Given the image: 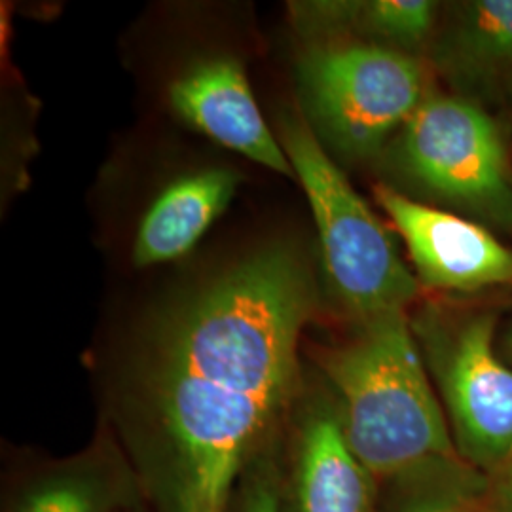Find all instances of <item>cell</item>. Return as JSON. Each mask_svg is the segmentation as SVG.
Returning a JSON list of instances; mask_svg holds the SVG:
<instances>
[{"label":"cell","mask_w":512,"mask_h":512,"mask_svg":"<svg viewBox=\"0 0 512 512\" xmlns=\"http://www.w3.org/2000/svg\"><path fill=\"white\" fill-rule=\"evenodd\" d=\"M505 351H507V355H509V359L512 361V329L509 330V334L505 338Z\"/></svg>","instance_id":"17"},{"label":"cell","mask_w":512,"mask_h":512,"mask_svg":"<svg viewBox=\"0 0 512 512\" xmlns=\"http://www.w3.org/2000/svg\"><path fill=\"white\" fill-rule=\"evenodd\" d=\"M452 57L459 73L494 76L512 67V0L471 2L459 23Z\"/></svg>","instance_id":"12"},{"label":"cell","mask_w":512,"mask_h":512,"mask_svg":"<svg viewBox=\"0 0 512 512\" xmlns=\"http://www.w3.org/2000/svg\"><path fill=\"white\" fill-rule=\"evenodd\" d=\"M238 173L203 169L167 186L141 220L133 264L147 268L188 253L236 194Z\"/></svg>","instance_id":"11"},{"label":"cell","mask_w":512,"mask_h":512,"mask_svg":"<svg viewBox=\"0 0 512 512\" xmlns=\"http://www.w3.org/2000/svg\"><path fill=\"white\" fill-rule=\"evenodd\" d=\"M169 95L179 116L222 147L281 175H293V165L264 122L236 59L213 57L194 65L173 82Z\"/></svg>","instance_id":"10"},{"label":"cell","mask_w":512,"mask_h":512,"mask_svg":"<svg viewBox=\"0 0 512 512\" xmlns=\"http://www.w3.org/2000/svg\"><path fill=\"white\" fill-rule=\"evenodd\" d=\"M412 329L459 456L499 471L512 459V368L495 353L494 315L427 310Z\"/></svg>","instance_id":"4"},{"label":"cell","mask_w":512,"mask_h":512,"mask_svg":"<svg viewBox=\"0 0 512 512\" xmlns=\"http://www.w3.org/2000/svg\"><path fill=\"white\" fill-rule=\"evenodd\" d=\"M478 475L416 476L389 486L385 512H471L467 497L478 492Z\"/></svg>","instance_id":"13"},{"label":"cell","mask_w":512,"mask_h":512,"mask_svg":"<svg viewBox=\"0 0 512 512\" xmlns=\"http://www.w3.org/2000/svg\"><path fill=\"white\" fill-rule=\"evenodd\" d=\"M399 152L404 171L435 196L511 222L505 147L494 120L473 103L427 95L404 124Z\"/></svg>","instance_id":"6"},{"label":"cell","mask_w":512,"mask_h":512,"mask_svg":"<svg viewBox=\"0 0 512 512\" xmlns=\"http://www.w3.org/2000/svg\"><path fill=\"white\" fill-rule=\"evenodd\" d=\"M281 147L302 184L319 232L330 287L355 319L406 311L420 293L384 224L300 116L281 122Z\"/></svg>","instance_id":"3"},{"label":"cell","mask_w":512,"mask_h":512,"mask_svg":"<svg viewBox=\"0 0 512 512\" xmlns=\"http://www.w3.org/2000/svg\"><path fill=\"white\" fill-rule=\"evenodd\" d=\"M279 444L239 476L224 512H281Z\"/></svg>","instance_id":"15"},{"label":"cell","mask_w":512,"mask_h":512,"mask_svg":"<svg viewBox=\"0 0 512 512\" xmlns=\"http://www.w3.org/2000/svg\"><path fill=\"white\" fill-rule=\"evenodd\" d=\"M494 494L497 511L512 512V459L495 471Z\"/></svg>","instance_id":"16"},{"label":"cell","mask_w":512,"mask_h":512,"mask_svg":"<svg viewBox=\"0 0 512 512\" xmlns=\"http://www.w3.org/2000/svg\"><path fill=\"white\" fill-rule=\"evenodd\" d=\"M317 310L306 256L274 243L152 315L110 351L105 427L152 512H224L283 439Z\"/></svg>","instance_id":"1"},{"label":"cell","mask_w":512,"mask_h":512,"mask_svg":"<svg viewBox=\"0 0 512 512\" xmlns=\"http://www.w3.org/2000/svg\"><path fill=\"white\" fill-rule=\"evenodd\" d=\"M126 512H152L150 511V507H148L147 503H141V505H137V507H133V509H129Z\"/></svg>","instance_id":"18"},{"label":"cell","mask_w":512,"mask_h":512,"mask_svg":"<svg viewBox=\"0 0 512 512\" xmlns=\"http://www.w3.org/2000/svg\"><path fill=\"white\" fill-rule=\"evenodd\" d=\"M298 404L279 444L281 512H378L380 482L351 452L332 404Z\"/></svg>","instance_id":"7"},{"label":"cell","mask_w":512,"mask_h":512,"mask_svg":"<svg viewBox=\"0 0 512 512\" xmlns=\"http://www.w3.org/2000/svg\"><path fill=\"white\" fill-rule=\"evenodd\" d=\"M145 503L126 454L105 427L71 456L6 467L2 512H126Z\"/></svg>","instance_id":"9"},{"label":"cell","mask_w":512,"mask_h":512,"mask_svg":"<svg viewBox=\"0 0 512 512\" xmlns=\"http://www.w3.org/2000/svg\"><path fill=\"white\" fill-rule=\"evenodd\" d=\"M366 29L374 35L416 46L429 37L435 27L437 4L429 0H374L359 8Z\"/></svg>","instance_id":"14"},{"label":"cell","mask_w":512,"mask_h":512,"mask_svg":"<svg viewBox=\"0 0 512 512\" xmlns=\"http://www.w3.org/2000/svg\"><path fill=\"white\" fill-rule=\"evenodd\" d=\"M300 82L317 131L349 158L376 154L427 97L420 61L378 44L311 48L300 63Z\"/></svg>","instance_id":"5"},{"label":"cell","mask_w":512,"mask_h":512,"mask_svg":"<svg viewBox=\"0 0 512 512\" xmlns=\"http://www.w3.org/2000/svg\"><path fill=\"white\" fill-rule=\"evenodd\" d=\"M317 365L351 452L380 484L476 475L459 456L406 311L357 319Z\"/></svg>","instance_id":"2"},{"label":"cell","mask_w":512,"mask_h":512,"mask_svg":"<svg viewBox=\"0 0 512 512\" xmlns=\"http://www.w3.org/2000/svg\"><path fill=\"white\" fill-rule=\"evenodd\" d=\"M374 194L403 236L423 287L475 293L512 285V249L484 226L423 205L385 184H378Z\"/></svg>","instance_id":"8"}]
</instances>
